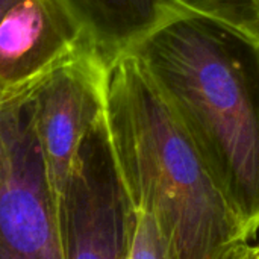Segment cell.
<instances>
[{
	"label": "cell",
	"instance_id": "obj_1",
	"mask_svg": "<svg viewBox=\"0 0 259 259\" xmlns=\"http://www.w3.org/2000/svg\"><path fill=\"white\" fill-rule=\"evenodd\" d=\"M126 53L175 108L252 241L259 232V33L182 6Z\"/></svg>",
	"mask_w": 259,
	"mask_h": 259
},
{
	"label": "cell",
	"instance_id": "obj_2",
	"mask_svg": "<svg viewBox=\"0 0 259 259\" xmlns=\"http://www.w3.org/2000/svg\"><path fill=\"white\" fill-rule=\"evenodd\" d=\"M99 140L123 203L158 222L175 259H228L252 243L187 126L131 53L106 67Z\"/></svg>",
	"mask_w": 259,
	"mask_h": 259
},
{
	"label": "cell",
	"instance_id": "obj_3",
	"mask_svg": "<svg viewBox=\"0 0 259 259\" xmlns=\"http://www.w3.org/2000/svg\"><path fill=\"white\" fill-rule=\"evenodd\" d=\"M106 67L87 50L44 77L26 102L59 226L71 184L85 167L88 141L100 126Z\"/></svg>",
	"mask_w": 259,
	"mask_h": 259
},
{
	"label": "cell",
	"instance_id": "obj_4",
	"mask_svg": "<svg viewBox=\"0 0 259 259\" xmlns=\"http://www.w3.org/2000/svg\"><path fill=\"white\" fill-rule=\"evenodd\" d=\"M27 99L0 109V259H64Z\"/></svg>",
	"mask_w": 259,
	"mask_h": 259
},
{
	"label": "cell",
	"instance_id": "obj_5",
	"mask_svg": "<svg viewBox=\"0 0 259 259\" xmlns=\"http://www.w3.org/2000/svg\"><path fill=\"white\" fill-rule=\"evenodd\" d=\"M93 50L59 0H0V85L17 97Z\"/></svg>",
	"mask_w": 259,
	"mask_h": 259
},
{
	"label": "cell",
	"instance_id": "obj_6",
	"mask_svg": "<svg viewBox=\"0 0 259 259\" xmlns=\"http://www.w3.org/2000/svg\"><path fill=\"white\" fill-rule=\"evenodd\" d=\"M124 212L114 178L102 184L91 175L87 158L67 194L61 219L64 259H123Z\"/></svg>",
	"mask_w": 259,
	"mask_h": 259
},
{
	"label": "cell",
	"instance_id": "obj_7",
	"mask_svg": "<svg viewBox=\"0 0 259 259\" xmlns=\"http://www.w3.org/2000/svg\"><path fill=\"white\" fill-rule=\"evenodd\" d=\"M90 47L108 65L187 0H59Z\"/></svg>",
	"mask_w": 259,
	"mask_h": 259
},
{
	"label": "cell",
	"instance_id": "obj_8",
	"mask_svg": "<svg viewBox=\"0 0 259 259\" xmlns=\"http://www.w3.org/2000/svg\"><path fill=\"white\" fill-rule=\"evenodd\" d=\"M124 211L123 259H175L158 222L150 214L129 209L126 205Z\"/></svg>",
	"mask_w": 259,
	"mask_h": 259
},
{
	"label": "cell",
	"instance_id": "obj_9",
	"mask_svg": "<svg viewBox=\"0 0 259 259\" xmlns=\"http://www.w3.org/2000/svg\"><path fill=\"white\" fill-rule=\"evenodd\" d=\"M185 6H194V8L212 11L226 18H231L234 21L252 27L247 12V0H187Z\"/></svg>",
	"mask_w": 259,
	"mask_h": 259
},
{
	"label": "cell",
	"instance_id": "obj_10",
	"mask_svg": "<svg viewBox=\"0 0 259 259\" xmlns=\"http://www.w3.org/2000/svg\"><path fill=\"white\" fill-rule=\"evenodd\" d=\"M228 259H256L253 244L252 243H243V244L237 246L232 250V253L228 256Z\"/></svg>",
	"mask_w": 259,
	"mask_h": 259
},
{
	"label": "cell",
	"instance_id": "obj_11",
	"mask_svg": "<svg viewBox=\"0 0 259 259\" xmlns=\"http://www.w3.org/2000/svg\"><path fill=\"white\" fill-rule=\"evenodd\" d=\"M247 12L252 27L259 32V0H247Z\"/></svg>",
	"mask_w": 259,
	"mask_h": 259
},
{
	"label": "cell",
	"instance_id": "obj_12",
	"mask_svg": "<svg viewBox=\"0 0 259 259\" xmlns=\"http://www.w3.org/2000/svg\"><path fill=\"white\" fill-rule=\"evenodd\" d=\"M253 249H255V255H256V259H259V241L253 244Z\"/></svg>",
	"mask_w": 259,
	"mask_h": 259
}]
</instances>
